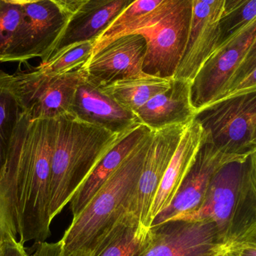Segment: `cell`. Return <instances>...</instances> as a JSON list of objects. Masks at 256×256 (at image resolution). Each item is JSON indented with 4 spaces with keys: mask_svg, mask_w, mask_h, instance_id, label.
<instances>
[{
    "mask_svg": "<svg viewBox=\"0 0 256 256\" xmlns=\"http://www.w3.org/2000/svg\"><path fill=\"white\" fill-rule=\"evenodd\" d=\"M56 120H32L22 112L0 182L8 224L22 244L50 234V183Z\"/></svg>",
    "mask_w": 256,
    "mask_h": 256,
    "instance_id": "obj_1",
    "label": "cell"
},
{
    "mask_svg": "<svg viewBox=\"0 0 256 256\" xmlns=\"http://www.w3.org/2000/svg\"><path fill=\"white\" fill-rule=\"evenodd\" d=\"M150 131L108 178L60 240L66 256H92L111 230L127 214L136 190Z\"/></svg>",
    "mask_w": 256,
    "mask_h": 256,
    "instance_id": "obj_2",
    "label": "cell"
},
{
    "mask_svg": "<svg viewBox=\"0 0 256 256\" xmlns=\"http://www.w3.org/2000/svg\"><path fill=\"white\" fill-rule=\"evenodd\" d=\"M126 132L115 134L72 115L56 118L50 183L51 220L70 202L104 156Z\"/></svg>",
    "mask_w": 256,
    "mask_h": 256,
    "instance_id": "obj_3",
    "label": "cell"
},
{
    "mask_svg": "<svg viewBox=\"0 0 256 256\" xmlns=\"http://www.w3.org/2000/svg\"><path fill=\"white\" fill-rule=\"evenodd\" d=\"M178 220L212 221L226 250L239 244L256 228V180L251 154L224 164L212 179L200 210L170 221Z\"/></svg>",
    "mask_w": 256,
    "mask_h": 256,
    "instance_id": "obj_4",
    "label": "cell"
},
{
    "mask_svg": "<svg viewBox=\"0 0 256 256\" xmlns=\"http://www.w3.org/2000/svg\"><path fill=\"white\" fill-rule=\"evenodd\" d=\"M194 0H164L131 30L144 36L147 50L142 70L150 76L174 78L190 32Z\"/></svg>",
    "mask_w": 256,
    "mask_h": 256,
    "instance_id": "obj_5",
    "label": "cell"
},
{
    "mask_svg": "<svg viewBox=\"0 0 256 256\" xmlns=\"http://www.w3.org/2000/svg\"><path fill=\"white\" fill-rule=\"evenodd\" d=\"M196 120L218 152L244 158L256 150V90L239 92L197 111Z\"/></svg>",
    "mask_w": 256,
    "mask_h": 256,
    "instance_id": "obj_6",
    "label": "cell"
},
{
    "mask_svg": "<svg viewBox=\"0 0 256 256\" xmlns=\"http://www.w3.org/2000/svg\"><path fill=\"white\" fill-rule=\"evenodd\" d=\"M84 68L68 73L46 75L38 67L18 68L12 74L14 90L20 104L30 120H56L72 115V106Z\"/></svg>",
    "mask_w": 256,
    "mask_h": 256,
    "instance_id": "obj_7",
    "label": "cell"
},
{
    "mask_svg": "<svg viewBox=\"0 0 256 256\" xmlns=\"http://www.w3.org/2000/svg\"><path fill=\"white\" fill-rule=\"evenodd\" d=\"M256 38V16L208 58L191 84V100L196 112L224 97Z\"/></svg>",
    "mask_w": 256,
    "mask_h": 256,
    "instance_id": "obj_8",
    "label": "cell"
},
{
    "mask_svg": "<svg viewBox=\"0 0 256 256\" xmlns=\"http://www.w3.org/2000/svg\"><path fill=\"white\" fill-rule=\"evenodd\" d=\"M72 14L52 0L22 6V18L6 62H42L49 55L66 28Z\"/></svg>",
    "mask_w": 256,
    "mask_h": 256,
    "instance_id": "obj_9",
    "label": "cell"
},
{
    "mask_svg": "<svg viewBox=\"0 0 256 256\" xmlns=\"http://www.w3.org/2000/svg\"><path fill=\"white\" fill-rule=\"evenodd\" d=\"M188 124H173L153 130L136 190L127 213L147 228L152 226L150 212L155 196Z\"/></svg>",
    "mask_w": 256,
    "mask_h": 256,
    "instance_id": "obj_10",
    "label": "cell"
},
{
    "mask_svg": "<svg viewBox=\"0 0 256 256\" xmlns=\"http://www.w3.org/2000/svg\"><path fill=\"white\" fill-rule=\"evenodd\" d=\"M152 228L153 240L141 256H218L226 251L210 220L168 221Z\"/></svg>",
    "mask_w": 256,
    "mask_h": 256,
    "instance_id": "obj_11",
    "label": "cell"
},
{
    "mask_svg": "<svg viewBox=\"0 0 256 256\" xmlns=\"http://www.w3.org/2000/svg\"><path fill=\"white\" fill-rule=\"evenodd\" d=\"M146 50L147 42L142 34L130 33L116 38L92 54L82 67L85 78L104 87L120 80L141 76L144 74Z\"/></svg>",
    "mask_w": 256,
    "mask_h": 256,
    "instance_id": "obj_12",
    "label": "cell"
},
{
    "mask_svg": "<svg viewBox=\"0 0 256 256\" xmlns=\"http://www.w3.org/2000/svg\"><path fill=\"white\" fill-rule=\"evenodd\" d=\"M236 159L218 152L213 144L206 140V136L195 162L182 182L176 196L166 208L155 216L152 226L200 210L216 172L226 162Z\"/></svg>",
    "mask_w": 256,
    "mask_h": 256,
    "instance_id": "obj_13",
    "label": "cell"
},
{
    "mask_svg": "<svg viewBox=\"0 0 256 256\" xmlns=\"http://www.w3.org/2000/svg\"><path fill=\"white\" fill-rule=\"evenodd\" d=\"M226 0H194L190 32L174 78L192 82L202 66L220 45V20Z\"/></svg>",
    "mask_w": 256,
    "mask_h": 256,
    "instance_id": "obj_14",
    "label": "cell"
},
{
    "mask_svg": "<svg viewBox=\"0 0 256 256\" xmlns=\"http://www.w3.org/2000/svg\"><path fill=\"white\" fill-rule=\"evenodd\" d=\"M72 115L115 134H124L140 124L134 112L121 106L102 87L90 82L85 75L76 90Z\"/></svg>",
    "mask_w": 256,
    "mask_h": 256,
    "instance_id": "obj_15",
    "label": "cell"
},
{
    "mask_svg": "<svg viewBox=\"0 0 256 256\" xmlns=\"http://www.w3.org/2000/svg\"><path fill=\"white\" fill-rule=\"evenodd\" d=\"M134 0H88L70 16L62 34L45 62L56 54L76 44L96 40L114 24Z\"/></svg>",
    "mask_w": 256,
    "mask_h": 256,
    "instance_id": "obj_16",
    "label": "cell"
},
{
    "mask_svg": "<svg viewBox=\"0 0 256 256\" xmlns=\"http://www.w3.org/2000/svg\"><path fill=\"white\" fill-rule=\"evenodd\" d=\"M191 84L188 80L173 78L168 90L148 100L135 112L140 124L158 130L178 124H189L196 110L191 100Z\"/></svg>",
    "mask_w": 256,
    "mask_h": 256,
    "instance_id": "obj_17",
    "label": "cell"
},
{
    "mask_svg": "<svg viewBox=\"0 0 256 256\" xmlns=\"http://www.w3.org/2000/svg\"><path fill=\"white\" fill-rule=\"evenodd\" d=\"M206 136L204 130L195 118L186 126L155 196L150 212L152 222L158 214L171 204L194 165Z\"/></svg>",
    "mask_w": 256,
    "mask_h": 256,
    "instance_id": "obj_18",
    "label": "cell"
},
{
    "mask_svg": "<svg viewBox=\"0 0 256 256\" xmlns=\"http://www.w3.org/2000/svg\"><path fill=\"white\" fill-rule=\"evenodd\" d=\"M150 131L143 124H138L124 134L118 142L106 153L70 200L73 218L82 212L112 172L120 166Z\"/></svg>",
    "mask_w": 256,
    "mask_h": 256,
    "instance_id": "obj_19",
    "label": "cell"
},
{
    "mask_svg": "<svg viewBox=\"0 0 256 256\" xmlns=\"http://www.w3.org/2000/svg\"><path fill=\"white\" fill-rule=\"evenodd\" d=\"M153 240L152 227L127 214L111 230L92 256H141Z\"/></svg>",
    "mask_w": 256,
    "mask_h": 256,
    "instance_id": "obj_20",
    "label": "cell"
},
{
    "mask_svg": "<svg viewBox=\"0 0 256 256\" xmlns=\"http://www.w3.org/2000/svg\"><path fill=\"white\" fill-rule=\"evenodd\" d=\"M172 80L144 74L116 81L102 88L121 106L135 114L152 98L168 90Z\"/></svg>",
    "mask_w": 256,
    "mask_h": 256,
    "instance_id": "obj_21",
    "label": "cell"
},
{
    "mask_svg": "<svg viewBox=\"0 0 256 256\" xmlns=\"http://www.w3.org/2000/svg\"><path fill=\"white\" fill-rule=\"evenodd\" d=\"M22 110L14 90L12 74L0 70V182Z\"/></svg>",
    "mask_w": 256,
    "mask_h": 256,
    "instance_id": "obj_22",
    "label": "cell"
},
{
    "mask_svg": "<svg viewBox=\"0 0 256 256\" xmlns=\"http://www.w3.org/2000/svg\"><path fill=\"white\" fill-rule=\"evenodd\" d=\"M164 0H134L114 24L96 40L94 51L103 48L114 39L129 34L137 22L154 10Z\"/></svg>",
    "mask_w": 256,
    "mask_h": 256,
    "instance_id": "obj_23",
    "label": "cell"
},
{
    "mask_svg": "<svg viewBox=\"0 0 256 256\" xmlns=\"http://www.w3.org/2000/svg\"><path fill=\"white\" fill-rule=\"evenodd\" d=\"M94 42L76 44L63 50L45 62L38 68L46 75H58L73 72L85 66L92 55Z\"/></svg>",
    "mask_w": 256,
    "mask_h": 256,
    "instance_id": "obj_24",
    "label": "cell"
},
{
    "mask_svg": "<svg viewBox=\"0 0 256 256\" xmlns=\"http://www.w3.org/2000/svg\"><path fill=\"white\" fill-rule=\"evenodd\" d=\"M22 18V6L0 0V62H6V56L14 38Z\"/></svg>",
    "mask_w": 256,
    "mask_h": 256,
    "instance_id": "obj_25",
    "label": "cell"
},
{
    "mask_svg": "<svg viewBox=\"0 0 256 256\" xmlns=\"http://www.w3.org/2000/svg\"><path fill=\"white\" fill-rule=\"evenodd\" d=\"M256 16V0H244L238 7L222 15L220 20V45Z\"/></svg>",
    "mask_w": 256,
    "mask_h": 256,
    "instance_id": "obj_26",
    "label": "cell"
},
{
    "mask_svg": "<svg viewBox=\"0 0 256 256\" xmlns=\"http://www.w3.org/2000/svg\"><path fill=\"white\" fill-rule=\"evenodd\" d=\"M256 68V38L252 44L251 45L248 54L245 56L244 60L240 64V67L238 69L234 76H233L230 86H228L227 92L236 86L240 81L243 80L246 76H248L254 69ZM224 94V96H225Z\"/></svg>",
    "mask_w": 256,
    "mask_h": 256,
    "instance_id": "obj_27",
    "label": "cell"
},
{
    "mask_svg": "<svg viewBox=\"0 0 256 256\" xmlns=\"http://www.w3.org/2000/svg\"><path fill=\"white\" fill-rule=\"evenodd\" d=\"M0 256H30L24 244L18 239L8 236L0 239Z\"/></svg>",
    "mask_w": 256,
    "mask_h": 256,
    "instance_id": "obj_28",
    "label": "cell"
},
{
    "mask_svg": "<svg viewBox=\"0 0 256 256\" xmlns=\"http://www.w3.org/2000/svg\"><path fill=\"white\" fill-rule=\"evenodd\" d=\"M256 90V68L254 69L243 80L240 81L236 86L233 87L232 90H230L222 98L231 96V94L239 92L250 91V90Z\"/></svg>",
    "mask_w": 256,
    "mask_h": 256,
    "instance_id": "obj_29",
    "label": "cell"
},
{
    "mask_svg": "<svg viewBox=\"0 0 256 256\" xmlns=\"http://www.w3.org/2000/svg\"><path fill=\"white\" fill-rule=\"evenodd\" d=\"M34 254L38 256H66L63 254L60 242L54 244L45 242L39 243Z\"/></svg>",
    "mask_w": 256,
    "mask_h": 256,
    "instance_id": "obj_30",
    "label": "cell"
},
{
    "mask_svg": "<svg viewBox=\"0 0 256 256\" xmlns=\"http://www.w3.org/2000/svg\"><path fill=\"white\" fill-rule=\"evenodd\" d=\"M225 256H256V248L236 245L226 251Z\"/></svg>",
    "mask_w": 256,
    "mask_h": 256,
    "instance_id": "obj_31",
    "label": "cell"
},
{
    "mask_svg": "<svg viewBox=\"0 0 256 256\" xmlns=\"http://www.w3.org/2000/svg\"><path fill=\"white\" fill-rule=\"evenodd\" d=\"M8 236H12V234H10V228L8 224L2 196L1 186H0V239Z\"/></svg>",
    "mask_w": 256,
    "mask_h": 256,
    "instance_id": "obj_32",
    "label": "cell"
},
{
    "mask_svg": "<svg viewBox=\"0 0 256 256\" xmlns=\"http://www.w3.org/2000/svg\"><path fill=\"white\" fill-rule=\"evenodd\" d=\"M244 1V0H226V2L225 12H224V14L228 13V12H232L236 8L238 7Z\"/></svg>",
    "mask_w": 256,
    "mask_h": 256,
    "instance_id": "obj_33",
    "label": "cell"
},
{
    "mask_svg": "<svg viewBox=\"0 0 256 256\" xmlns=\"http://www.w3.org/2000/svg\"><path fill=\"white\" fill-rule=\"evenodd\" d=\"M6 2L10 4H19V6H25V4H32V3L37 2L40 0H3Z\"/></svg>",
    "mask_w": 256,
    "mask_h": 256,
    "instance_id": "obj_34",
    "label": "cell"
},
{
    "mask_svg": "<svg viewBox=\"0 0 256 256\" xmlns=\"http://www.w3.org/2000/svg\"><path fill=\"white\" fill-rule=\"evenodd\" d=\"M251 160H252V168H254V174L256 180V150L251 154Z\"/></svg>",
    "mask_w": 256,
    "mask_h": 256,
    "instance_id": "obj_35",
    "label": "cell"
},
{
    "mask_svg": "<svg viewBox=\"0 0 256 256\" xmlns=\"http://www.w3.org/2000/svg\"><path fill=\"white\" fill-rule=\"evenodd\" d=\"M32 256H38L37 255H36V254H33V255Z\"/></svg>",
    "mask_w": 256,
    "mask_h": 256,
    "instance_id": "obj_36",
    "label": "cell"
},
{
    "mask_svg": "<svg viewBox=\"0 0 256 256\" xmlns=\"http://www.w3.org/2000/svg\"><path fill=\"white\" fill-rule=\"evenodd\" d=\"M224 254H222V255L218 256H225V255H224Z\"/></svg>",
    "mask_w": 256,
    "mask_h": 256,
    "instance_id": "obj_37",
    "label": "cell"
}]
</instances>
